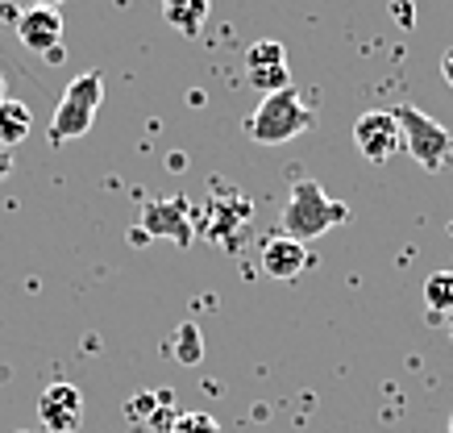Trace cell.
<instances>
[{
	"instance_id": "1",
	"label": "cell",
	"mask_w": 453,
	"mask_h": 433,
	"mask_svg": "<svg viewBox=\"0 0 453 433\" xmlns=\"http://www.w3.org/2000/svg\"><path fill=\"white\" fill-rule=\"evenodd\" d=\"M342 221H349V209H345L342 200H333L316 180L291 183L288 200H283V213H279L283 238H296V242L325 238L333 225H342Z\"/></svg>"
},
{
	"instance_id": "2",
	"label": "cell",
	"mask_w": 453,
	"mask_h": 433,
	"mask_svg": "<svg viewBox=\"0 0 453 433\" xmlns=\"http://www.w3.org/2000/svg\"><path fill=\"white\" fill-rule=\"evenodd\" d=\"M312 126H316V109L308 100H300L296 88H288V92L258 100V109L250 112L246 121V134L258 146H283V142H296L300 134H308Z\"/></svg>"
},
{
	"instance_id": "3",
	"label": "cell",
	"mask_w": 453,
	"mask_h": 433,
	"mask_svg": "<svg viewBox=\"0 0 453 433\" xmlns=\"http://www.w3.org/2000/svg\"><path fill=\"white\" fill-rule=\"evenodd\" d=\"M104 100V75L100 71H83L67 84V92L58 97V109L50 117V146H67V142L83 138L100 112Z\"/></svg>"
},
{
	"instance_id": "4",
	"label": "cell",
	"mask_w": 453,
	"mask_h": 433,
	"mask_svg": "<svg viewBox=\"0 0 453 433\" xmlns=\"http://www.w3.org/2000/svg\"><path fill=\"white\" fill-rule=\"evenodd\" d=\"M395 121L399 134H403V151L412 154L425 171H441L453 159V134L441 121H433L428 112H420L416 104H399Z\"/></svg>"
},
{
	"instance_id": "5",
	"label": "cell",
	"mask_w": 453,
	"mask_h": 433,
	"mask_svg": "<svg viewBox=\"0 0 453 433\" xmlns=\"http://www.w3.org/2000/svg\"><path fill=\"white\" fill-rule=\"evenodd\" d=\"M246 80L258 88L262 97H275L291 88V67H288V46L275 38H262L246 50Z\"/></svg>"
},
{
	"instance_id": "6",
	"label": "cell",
	"mask_w": 453,
	"mask_h": 433,
	"mask_svg": "<svg viewBox=\"0 0 453 433\" xmlns=\"http://www.w3.org/2000/svg\"><path fill=\"white\" fill-rule=\"evenodd\" d=\"M354 146H357V154H362L366 163H387V159L403 146V134H399L395 112H387V109L362 112V117L354 121Z\"/></svg>"
},
{
	"instance_id": "7",
	"label": "cell",
	"mask_w": 453,
	"mask_h": 433,
	"mask_svg": "<svg viewBox=\"0 0 453 433\" xmlns=\"http://www.w3.org/2000/svg\"><path fill=\"white\" fill-rule=\"evenodd\" d=\"M142 234H150V238H171L175 246H192L196 221H192L188 200H183V196H171V200L146 205V213H142Z\"/></svg>"
},
{
	"instance_id": "8",
	"label": "cell",
	"mask_w": 453,
	"mask_h": 433,
	"mask_svg": "<svg viewBox=\"0 0 453 433\" xmlns=\"http://www.w3.org/2000/svg\"><path fill=\"white\" fill-rule=\"evenodd\" d=\"M38 421L46 433H75L83 425V391L75 383H50L38 396Z\"/></svg>"
},
{
	"instance_id": "9",
	"label": "cell",
	"mask_w": 453,
	"mask_h": 433,
	"mask_svg": "<svg viewBox=\"0 0 453 433\" xmlns=\"http://www.w3.org/2000/svg\"><path fill=\"white\" fill-rule=\"evenodd\" d=\"M17 43L26 46V50H34V55L58 58V46H63V13H58V9L29 4L26 13L17 17Z\"/></svg>"
},
{
	"instance_id": "10",
	"label": "cell",
	"mask_w": 453,
	"mask_h": 433,
	"mask_svg": "<svg viewBox=\"0 0 453 433\" xmlns=\"http://www.w3.org/2000/svg\"><path fill=\"white\" fill-rule=\"evenodd\" d=\"M303 267H308V251H303V242L296 238H271L262 246V271L271 275V280H296Z\"/></svg>"
},
{
	"instance_id": "11",
	"label": "cell",
	"mask_w": 453,
	"mask_h": 433,
	"mask_svg": "<svg viewBox=\"0 0 453 433\" xmlns=\"http://www.w3.org/2000/svg\"><path fill=\"white\" fill-rule=\"evenodd\" d=\"M250 221V205L242 196H225V200H212L208 205V217L200 221V238L212 242H229V229L237 234V225Z\"/></svg>"
},
{
	"instance_id": "12",
	"label": "cell",
	"mask_w": 453,
	"mask_h": 433,
	"mask_svg": "<svg viewBox=\"0 0 453 433\" xmlns=\"http://www.w3.org/2000/svg\"><path fill=\"white\" fill-rule=\"evenodd\" d=\"M171 391H142V396H134L129 405H125V417L134 421V425H154V429H163L171 425Z\"/></svg>"
},
{
	"instance_id": "13",
	"label": "cell",
	"mask_w": 453,
	"mask_h": 433,
	"mask_svg": "<svg viewBox=\"0 0 453 433\" xmlns=\"http://www.w3.org/2000/svg\"><path fill=\"white\" fill-rule=\"evenodd\" d=\"M208 9H212V0H163L166 26L179 29L183 38H200V29L208 21Z\"/></svg>"
},
{
	"instance_id": "14",
	"label": "cell",
	"mask_w": 453,
	"mask_h": 433,
	"mask_svg": "<svg viewBox=\"0 0 453 433\" xmlns=\"http://www.w3.org/2000/svg\"><path fill=\"white\" fill-rule=\"evenodd\" d=\"M428 321H449L453 317V271H433L425 280Z\"/></svg>"
},
{
	"instance_id": "15",
	"label": "cell",
	"mask_w": 453,
	"mask_h": 433,
	"mask_svg": "<svg viewBox=\"0 0 453 433\" xmlns=\"http://www.w3.org/2000/svg\"><path fill=\"white\" fill-rule=\"evenodd\" d=\"M29 138V109L21 100H0V146L13 151L17 142Z\"/></svg>"
},
{
	"instance_id": "16",
	"label": "cell",
	"mask_w": 453,
	"mask_h": 433,
	"mask_svg": "<svg viewBox=\"0 0 453 433\" xmlns=\"http://www.w3.org/2000/svg\"><path fill=\"white\" fill-rule=\"evenodd\" d=\"M171 359H175L179 367H200V359H204V337H200V329H196L192 321H183L175 329V337H171Z\"/></svg>"
},
{
	"instance_id": "17",
	"label": "cell",
	"mask_w": 453,
	"mask_h": 433,
	"mask_svg": "<svg viewBox=\"0 0 453 433\" xmlns=\"http://www.w3.org/2000/svg\"><path fill=\"white\" fill-rule=\"evenodd\" d=\"M166 433H220V425L208 413H179L171 425H166Z\"/></svg>"
},
{
	"instance_id": "18",
	"label": "cell",
	"mask_w": 453,
	"mask_h": 433,
	"mask_svg": "<svg viewBox=\"0 0 453 433\" xmlns=\"http://www.w3.org/2000/svg\"><path fill=\"white\" fill-rule=\"evenodd\" d=\"M441 75H445V84L453 88V46L445 50V55H441Z\"/></svg>"
},
{
	"instance_id": "19",
	"label": "cell",
	"mask_w": 453,
	"mask_h": 433,
	"mask_svg": "<svg viewBox=\"0 0 453 433\" xmlns=\"http://www.w3.org/2000/svg\"><path fill=\"white\" fill-rule=\"evenodd\" d=\"M9 171H13V151H4V146H0V180H4Z\"/></svg>"
},
{
	"instance_id": "20",
	"label": "cell",
	"mask_w": 453,
	"mask_h": 433,
	"mask_svg": "<svg viewBox=\"0 0 453 433\" xmlns=\"http://www.w3.org/2000/svg\"><path fill=\"white\" fill-rule=\"evenodd\" d=\"M29 4H38V9H58L63 0H29Z\"/></svg>"
},
{
	"instance_id": "21",
	"label": "cell",
	"mask_w": 453,
	"mask_h": 433,
	"mask_svg": "<svg viewBox=\"0 0 453 433\" xmlns=\"http://www.w3.org/2000/svg\"><path fill=\"white\" fill-rule=\"evenodd\" d=\"M0 100H4V80H0Z\"/></svg>"
},
{
	"instance_id": "22",
	"label": "cell",
	"mask_w": 453,
	"mask_h": 433,
	"mask_svg": "<svg viewBox=\"0 0 453 433\" xmlns=\"http://www.w3.org/2000/svg\"><path fill=\"white\" fill-rule=\"evenodd\" d=\"M449 433H453V413H449Z\"/></svg>"
},
{
	"instance_id": "23",
	"label": "cell",
	"mask_w": 453,
	"mask_h": 433,
	"mask_svg": "<svg viewBox=\"0 0 453 433\" xmlns=\"http://www.w3.org/2000/svg\"><path fill=\"white\" fill-rule=\"evenodd\" d=\"M449 337H453V317H449Z\"/></svg>"
}]
</instances>
